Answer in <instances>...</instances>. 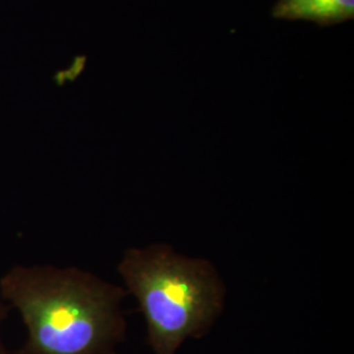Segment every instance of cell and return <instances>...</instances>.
I'll return each instance as SVG.
<instances>
[{
  "label": "cell",
  "instance_id": "1",
  "mask_svg": "<svg viewBox=\"0 0 354 354\" xmlns=\"http://www.w3.org/2000/svg\"><path fill=\"white\" fill-rule=\"evenodd\" d=\"M0 292L28 329L17 354H114L124 340V291L89 273L16 266L0 281Z\"/></svg>",
  "mask_w": 354,
  "mask_h": 354
},
{
  "label": "cell",
  "instance_id": "2",
  "mask_svg": "<svg viewBox=\"0 0 354 354\" xmlns=\"http://www.w3.org/2000/svg\"><path fill=\"white\" fill-rule=\"evenodd\" d=\"M118 272L140 304L155 354H175L188 337H201L223 308L214 266L168 245L127 251Z\"/></svg>",
  "mask_w": 354,
  "mask_h": 354
},
{
  "label": "cell",
  "instance_id": "3",
  "mask_svg": "<svg viewBox=\"0 0 354 354\" xmlns=\"http://www.w3.org/2000/svg\"><path fill=\"white\" fill-rule=\"evenodd\" d=\"M272 16L288 21H313L332 26L354 20V0H279Z\"/></svg>",
  "mask_w": 354,
  "mask_h": 354
},
{
  "label": "cell",
  "instance_id": "4",
  "mask_svg": "<svg viewBox=\"0 0 354 354\" xmlns=\"http://www.w3.org/2000/svg\"><path fill=\"white\" fill-rule=\"evenodd\" d=\"M8 311H10V306L8 304H1L0 302V327H1V323L3 320L8 315ZM7 349L4 346V344L1 342V336H0V354H7Z\"/></svg>",
  "mask_w": 354,
  "mask_h": 354
}]
</instances>
